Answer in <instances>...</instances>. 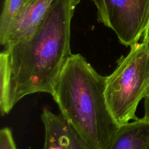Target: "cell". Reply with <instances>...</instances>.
I'll list each match as a JSON object with an SVG mask.
<instances>
[{"label": "cell", "mask_w": 149, "mask_h": 149, "mask_svg": "<svg viewBox=\"0 0 149 149\" xmlns=\"http://www.w3.org/2000/svg\"><path fill=\"white\" fill-rule=\"evenodd\" d=\"M72 0H54L47 15L27 39L5 46L0 54V111L8 114L24 97L52 94L72 54Z\"/></svg>", "instance_id": "cell-1"}, {"label": "cell", "mask_w": 149, "mask_h": 149, "mask_svg": "<svg viewBox=\"0 0 149 149\" xmlns=\"http://www.w3.org/2000/svg\"><path fill=\"white\" fill-rule=\"evenodd\" d=\"M106 78L80 54H72L51 94L61 114L95 149H107L120 127L107 103Z\"/></svg>", "instance_id": "cell-2"}, {"label": "cell", "mask_w": 149, "mask_h": 149, "mask_svg": "<svg viewBox=\"0 0 149 149\" xmlns=\"http://www.w3.org/2000/svg\"><path fill=\"white\" fill-rule=\"evenodd\" d=\"M127 55L117 61L107 76L105 96L109 109L119 125L136 120L139 102L149 92V44L132 45Z\"/></svg>", "instance_id": "cell-3"}, {"label": "cell", "mask_w": 149, "mask_h": 149, "mask_svg": "<svg viewBox=\"0 0 149 149\" xmlns=\"http://www.w3.org/2000/svg\"><path fill=\"white\" fill-rule=\"evenodd\" d=\"M97 19L131 47L138 42L149 25V0H91Z\"/></svg>", "instance_id": "cell-4"}, {"label": "cell", "mask_w": 149, "mask_h": 149, "mask_svg": "<svg viewBox=\"0 0 149 149\" xmlns=\"http://www.w3.org/2000/svg\"><path fill=\"white\" fill-rule=\"evenodd\" d=\"M41 120L45 129L43 149H95L61 114L44 109Z\"/></svg>", "instance_id": "cell-5"}, {"label": "cell", "mask_w": 149, "mask_h": 149, "mask_svg": "<svg viewBox=\"0 0 149 149\" xmlns=\"http://www.w3.org/2000/svg\"><path fill=\"white\" fill-rule=\"evenodd\" d=\"M54 0H28L12 27L7 41L8 45L29 38L47 15Z\"/></svg>", "instance_id": "cell-6"}, {"label": "cell", "mask_w": 149, "mask_h": 149, "mask_svg": "<svg viewBox=\"0 0 149 149\" xmlns=\"http://www.w3.org/2000/svg\"><path fill=\"white\" fill-rule=\"evenodd\" d=\"M107 149H149V122L142 118L120 125Z\"/></svg>", "instance_id": "cell-7"}, {"label": "cell", "mask_w": 149, "mask_h": 149, "mask_svg": "<svg viewBox=\"0 0 149 149\" xmlns=\"http://www.w3.org/2000/svg\"><path fill=\"white\" fill-rule=\"evenodd\" d=\"M28 0H5L0 17V44L5 45L10 31Z\"/></svg>", "instance_id": "cell-8"}, {"label": "cell", "mask_w": 149, "mask_h": 149, "mask_svg": "<svg viewBox=\"0 0 149 149\" xmlns=\"http://www.w3.org/2000/svg\"><path fill=\"white\" fill-rule=\"evenodd\" d=\"M0 149H17L12 130L5 127L0 131Z\"/></svg>", "instance_id": "cell-9"}, {"label": "cell", "mask_w": 149, "mask_h": 149, "mask_svg": "<svg viewBox=\"0 0 149 149\" xmlns=\"http://www.w3.org/2000/svg\"><path fill=\"white\" fill-rule=\"evenodd\" d=\"M144 115L143 117L145 120L149 122V92L144 98Z\"/></svg>", "instance_id": "cell-10"}, {"label": "cell", "mask_w": 149, "mask_h": 149, "mask_svg": "<svg viewBox=\"0 0 149 149\" xmlns=\"http://www.w3.org/2000/svg\"><path fill=\"white\" fill-rule=\"evenodd\" d=\"M143 41H146V42H149V25L147 29V30H146L145 33L143 34Z\"/></svg>", "instance_id": "cell-11"}, {"label": "cell", "mask_w": 149, "mask_h": 149, "mask_svg": "<svg viewBox=\"0 0 149 149\" xmlns=\"http://www.w3.org/2000/svg\"><path fill=\"white\" fill-rule=\"evenodd\" d=\"M80 1L81 0H72V2L73 5L76 7L79 3Z\"/></svg>", "instance_id": "cell-12"}, {"label": "cell", "mask_w": 149, "mask_h": 149, "mask_svg": "<svg viewBox=\"0 0 149 149\" xmlns=\"http://www.w3.org/2000/svg\"><path fill=\"white\" fill-rule=\"evenodd\" d=\"M148 44H149V42H148Z\"/></svg>", "instance_id": "cell-13"}]
</instances>
